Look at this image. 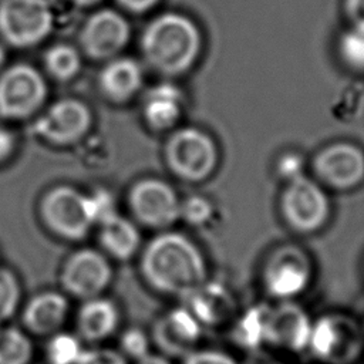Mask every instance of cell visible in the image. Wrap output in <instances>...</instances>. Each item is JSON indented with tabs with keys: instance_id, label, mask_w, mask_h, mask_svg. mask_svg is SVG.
<instances>
[{
	"instance_id": "obj_1",
	"label": "cell",
	"mask_w": 364,
	"mask_h": 364,
	"mask_svg": "<svg viewBox=\"0 0 364 364\" xmlns=\"http://www.w3.org/2000/svg\"><path fill=\"white\" fill-rule=\"evenodd\" d=\"M144 280L158 293L185 297L208 279L199 246L179 232H162L144 247L139 259Z\"/></svg>"
},
{
	"instance_id": "obj_2",
	"label": "cell",
	"mask_w": 364,
	"mask_h": 364,
	"mask_svg": "<svg viewBox=\"0 0 364 364\" xmlns=\"http://www.w3.org/2000/svg\"><path fill=\"white\" fill-rule=\"evenodd\" d=\"M145 63L158 74L179 77L193 68L203 48L199 27L188 16L164 13L148 23L141 36Z\"/></svg>"
},
{
	"instance_id": "obj_3",
	"label": "cell",
	"mask_w": 364,
	"mask_h": 364,
	"mask_svg": "<svg viewBox=\"0 0 364 364\" xmlns=\"http://www.w3.org/2000/svg\"><path fill=\"white\" fill-rule=\"evenodd\" d=\"M164 159L176 178L186 182H202L216 171L219 151L208 132L195 127H182L168 136Z\"/></svg>"
},
{
	"instance_id": "obj_4",
	"label": "cell",
	"mask_w": 364,
	"mask_h": 364,
	"mask_svg": "<svg viewBox=\"0 0 364 364\" xmlns=\"http://www.w3.org/2000/svg\"><path fill=\"white\" fill-rule=\"evenodd\" d=\"M306 350L326 364H353L364 350V330L348 314H324L311 321Z\"/></svg>"
},
{
	"instance_id": "obj_5",
	"label": "cell",
	"mask_w": 364,
	"mask_h": 364,
	"mask_svg": "<svg viewBox=\"0 0 364 364\" xmlns=\"http://www.w3.org/2000/svg\"><path fill=\"white\" fill-rule=\"evenodd\" d=\"M53 27L54 13L47 0H0V38L10 47H34Z\"/></svg>"
},
{
	"instance_id": "obj_6",
	"label": "cell",
	"mask_w": 364,
	"mask_h": 364,
	"mask_svg": "<svg viewBox=\"0 0 364 364\" xmlns=\"http://www.w3.org/2000/svg\"><path fill=\"white\" fill-rule=\"evenodd\" d=\"M279 206L284 223L301 235L320 230L330 218V200L326 191L306 175L286 182Z\"/></svg>"
},
{
	"instance_id": "obj_7",
	"label": "cell",
	"mask_w": 364,
	"mask_h": 364,
	"mask_svg": "<svg viewBox=\"0 0 364 364\" xmlns=\"http://www.w3.org/2000/svg\"><path fill=\"white\" fill-rule=\"evenodd\" d=\"M43 225L55 236L81 240L94 226L88 213L85 193L70 185L48 189L38 205Z\"/></svg>"
},
{
	"instance_id": "obj_8",
	"label": "cell",
	"mask_w": 364,
	"mask_h": 364,
	"mask_svg": "<svg viewBox=\"0 0 364 364\" xmlns=\"http://www.w3.org/2000/svg\"><path fill=\"white\" fill-rule=\"evenodd\" d=\"M47 84L41 73L27 64H11L0 73V117L26 119L36 115L46 102Z\"/></svg>"
},
{
	"instance_id": "obj_9",
	"label": "cell",
	"mask_w": 364,
	"mask_h": 364,
	"mask_svg": "<svg viewBox=\"0 0 364 364\" xmlns=\"http://www.w3.org/2000/svg\"><path fill=\"white\" fill-rule=\"evenodd\" d=\"M262 286L274 300H294L310 284L313 266L307 253L293 245L276 247L262 267Z\"/></svg>"
},
{
	"instance_id": "obj_10",
	"label": "cell",
	"mask_w": 364,
	"mask_h": 364,
	"mask_svg": "<svg viewBox=\"0 0 364 364\" xmlns=\"http://www.w3.org/2000/svg\"><path fill=\"white\" fill-rule=\"evenodd\" d=\"M92 124V114L87 104L77 98H61L47 107L34 119L31 131L44 142L67 146L85 136Z\"/></svg>"
},
{
	"instance_id": "obj_11",
	"label": "cell",
	"mask_w": 364,
	"mask_h": 364,
	"mask_svg": "<svg viewBox=\"0 0 364 364\" xmlns=\"http://www.w3.org/2000/svg\"><path fill=\"white\" fill-rule=\"evenodd\" d=\"M128 206L136 222L151 229H166L179 219L181 198L158 178L136 181L128 192Z\"/></svg>"
},
{
	"instance_id": "obj_12",
	"label": "cell",
	"mask_w": 364,
	"mask_h": 364,
	"mask_svg": "<svg viewBox=\"0 0 364 364\" xmlns=\"http://www.w3.org/2000/svg\"><path fill=\"white\" fill-rule=\"evenodd\" d=\"M311 320L294 300H276L263 304L262 340L274 348L299 353L307 348Z\"/></svg>"
},
{
	"instance_id": "obj_13",
	"label": "cell",
	"mask_w": 364,
	"mask_h": 364,
	"mask_svg": "<svg viewBox=\"0 0 364 364\" xmlns=\"http://www.w3.org/2000/svg\"><path fill=\"white\" fill-rule=\"evenodd\" d=\"M131 27L118 11L102 9L92 13L81 26L78 43L82 54L95 61H108L128 46Z\"/></svg>"
},
{
	"instance_id": "obj_14",
	"label": "cell",
	"mask_w": 364,
	"mask_h": 364,
	"mask_svg": "<svg viewBox=\"0 0 364 364\" xmlns=\"http://www.w3.org/2000/svg\"><path fill=\"white\" fill-rule=\"evenodd\" d=\"M111 279L112 269L107 256L90 247L71 253L60 272V283L65 293L81 300L101 296Z\"/></svg>"
},
{
	"instance_id": "obj_15",
	"label": "cell",
	"mask_w": 364,
	"mask_h": 364,
	"mask_svg": "<svg viewBox=\"0 0 364 364\" xmlns=\"http://www.w3.org/2000/svg\"><path fill=\"white\" fill-rule=\"evenodd\" d=\"M311 168L323 185L348 191L364 181V151L351 142H333L314 155Z\"/></svg>"
},
{
	"instance_id": "obj_16",
	"label": "cell",
	"mask_w": 364,
	"mask_h": 364,
	"mask_svg": "<svg viewBox=\"0 0 364 364\" xmlns=\"http://www.w3.org/2000/svg\"><path fill=\"white\" fill-rule=\"evenodd\" d=\"M202 334L200 323L186 307L162 314L152 326V341L162 355L183 358L195 350Z\"/></svg>"
},
{
	"instance_id": "obj_17",
	"label": "cell",
	"mask_w": 364,
	"mask_h": 364,
	"mask_svg": "<svg viewBox=\"0 0 364 364\" xmlns=\"http://www.w3.org/2000/svg\"><path fill=\"white\" fill-rule=\"evenodd\" d=\"M185 111V94L173 82L164 81L146 90L141 102L145 125L156 132L173 129Z\"/></svg>"
},
{
	"instance_id": "obj_18",
	"label": "cell",
	"mask_w": 364,
	"mask_h": 364,
	"mask_svg": "<svg viewBox=\"0 0 364 364\" xmlns=\"http://www.w3.org/2000/svg\"><path fill=\"white\" fill-rule=\"evenodd\" d=\"M144 85V70L132 57L118 55L105 61L98 74V88L111 102L124 104L134 98Z\"/></svg>"
},
{
	"instance_id": "obj_19",
	"label": "cell",
	"mask_w": 364,
	"mask_h": 364,
	"mask_svg": "<svg viewBox=\"0 0 364 364\" xmlns=\"http://www.w3.org/2000/svg\"><path fill=\"white\" fill-rule=\"evenodd\" d=\"M186 309L200 323V326L216 327L225 323L235 313V299L232 293L218 282L208 279L193 291L183 297Z\"/></svg>"
},
{
	"instance_id": "obj_20",
	"label": "cell",
	"mask_w": 364,
	"mask_h": 364,
	"mask_svg": "<svg viewBox=\"0 0 364 364\" xmlns=\"http://www.w3.org/2000/svg\"><path fill=\"white\" fill-rule=\"evenodd\" d=\"M68 314L67 297L54 290H46L33 296L23 309L21 321L24 328L36 336L57 333Z\"/></svg>"
},
{
	"instance_id": "obj_21",
	"label": "cell",
	"mask_w": 364,
	"mask_h": 364,
	"mask_svg": "<svg viewBox=\"0 0 364 364\" xmlns=\"http://www.w3.org/2000/svg\"><path fill=\"white\" fill-rule=\"evenodd\" d=\"M75 323L80 340L98 343L115 333L119 324V311L109 299L92 297L82 300Z\"/></svg>"
},
{
	"instance_id": "obj_22",
	"label": "cell",
	"mask_w": 364,
	"mask_h": 364,
	"mask_svg": "<svg viewBox=\"0 0 364 364\" xmlns=\"http://www.w3.org/2000/svg\"><path fill=\"white\" fill-rule=\"evenodd\" d=\"M98 239L104 252L117 260L131 259L141 245V235L136 225L119 213L100 225Z\"/></svg>"
},
{
	"instance_id": "obj_23",
	"label": "cell",
	"mask_w": 364,
	"mask_h": 364,
	"mask_svg": "<svg viewBox=\"0 0 364 364\" xmlns=\"http://www.w3.org/2000/svg\"><path fill=\"white\" fill-rule=\"evenodd\" d=\"M43 64L50 77L65 82L78 75L81 70V54L70 44L57 43L47 48Z\"/></svg>"
},
{
	"instance_id": "obj_24",
	"label": "cell",
	"mask_w": 364,
	"mask_h": 364,
	"mask_svg": "<svg viewBox=\"0 0 364 364\" xmlns=\"http://www.w3.org/2000/svg\"><path fill=\"white\" fill-rule=\"evenodd\" d=\"M33 343L17 327L0 324V364H30Z\"/></svg>"
},
{
	"instance_id": "obj_25",
	"label": "cell",
	"mask_w": 364,
	"mask_h": 364,
	"mask_svg": "<svg viewBox=\"0 0 364 364\" xmlns=\"http://www.w3.org/2000/svg\"><path fill=\"white\" fill-rule=\"evenodd\" d=\"M337 51L348 70L364 73V30L350 27L343 31L337 41Z\"/></svg>"
},
{
	"instance_id": "obj_26",
	"label": "cell",
	"mask_w": 364,
	"mask_h": 364,
	"mask_svg": "<svg viewBox=\"0 0 364 364\" xmlns=\"http://www.w3.org/2000/svg\"><path fill=\"white\" fill-rule=\"evenodd\" d=\"M84 348L78 336L57 331L47 343V357L50 364H77Z\"/></svg>"
},
{
	"instance_id": "obj_27",
	"label": "cell",
	"mask_w": 364,
	"mask_h": 364,
	"mask_svg": "<svg viewBox=\"0 0 364 364\" xmlns=\"http://www.w3.org/2000/svg\"><path fill=\"white\" fill-rule=\"evenodd\" d=\"M20 303V284L16 274L0 266V324L9 320Z\"/></svg>"
},
{
	"instance_id": "obj_28",
	"label": "cell",
	"mask_w": 364,
	"mask_h": 364,
	"mask_svg": "<svg viewBox=\"0 0 364 364\" xmlns=\"http://www.w3.org/2000/svg\"><path fill=\"white\" fill-rule=\"evenodd\" d=\"M213 215L212 202L202 195H189L181 199L179 219L191 226H203Z\"/></svg>"
},
{
	"instance_id": "obj_29",
	"label": "cell",
	"mask_w": 364,
	"mask_h": 364,
	"mask_svg": "<svg viewBox=\"0 0 364 364\" xmlns=\"http://www.w3.org/2000/svg\"><path fill=\"white\" fill-rule=\"evenodd\" d=\"M85 199L92 225H101L118 213L114 195L104 188H98L90 193H85Z\"/></svg>"
},
{
	"instance_id": "obj_30",
	"label": "cell",
	"mask_w": 364,
	"mask_h": 364,
	"mask_svg": "<svg viewBox=\"0 0 364 364\" xmlns=\"http://www.w3.org/2000/svg\"><path fill=\"white\" fill-rule=\"evenodd\" d=\"M119 351L122 353V355L127 360H128V357L134 358V360L142 358L144 355H146L149 353L148 351V338H146V336L138 328L127 330L121 336Z\"/></svg>"
},
{
	"instance_id": "obj_31",
	"label": "cell",
	"mask_w": 364,
	"mask_h": 364,
	"mask_svg": "<svg viewBox=\"0 0 364 364\" xmlns=\"http://www.w3.org/2000/svg\"><path fill=\"white\" fill-rule=\"evenodd\" d=\"M77 364H128V360L119 350L95 347L84 350Z\"/></svg>"
},
{
	"instance_id": "obj_32",
	"label": "cell",
	"mask_w": 364,
	"mask_h": 364,
	"mask_svg": "<svg viewBox=\"0 0 364 364\" xmlns=\"http://www.w3.org/2000/svg\"><path fill=\"white\" fill-rule=\"evenodd\" d=\"M182 364H237L236 360L220 350H193L182 358Z\"/></svg>"
},
{
	"instance_id": "obj_33",
	"label": "cell",
	"mask_w": 364,
	"mask_h": 364,
	"mask_svg": "<svg viewBox=\"0 0 364 364\" xmlns=\"http://www.w3.org/2000/svg\"><path fill=\"white\" fill-rule=\"evenodd\" d=\"M277 173L286 182H290L299 176H303L304 162L297 152H284L277 161Z\"/></svg>"
},
{
	"instance_id": "obj_34",
	"label": "cell",
	"mask_w": 364,
	"mask_h": 364,
	"mask_svg": "<svg viewBox=\"0 0 364 364\" xmlns=\"http://www.w3.org/2000/svg\"><path fill=\"white\" fill-rule=\"evenodd\" d=\"M344 10L351 27L364 30V0H346Z\"/></svg>"
},
{
	"instance_id": "obj_35",
	"label": "cell",
	"mask_w": 364,
	"mask_h": 364,
	"mask_svg": "<svg viewBox=\"0 0 364 364\" xmlns=\"http://www.w3.org/2000/svg\"><path fill=\"white\" fill-rule=\"evenodd\" d=\"M16 149V136L10 129L0 127V164L7 161Z\"/></svg>"
},
{
	"instance_id": "obj_36",
	"label": "cell",
	"mask_w": 364,
	"mask_h": 364,
	"mask_svg": "<svg viewBox=\"0 0 364 364\" xmlns=\"http://www.w3.org/2000/svg\"><path fill=\"white\" fill-rule=\"evenodd\" d=\"M159 0H117V3L131 13H145L151 10Z\"/></svg>"
},
{
	"instance_id": "obj_37",
	"label": "cell",
	"mask_w": 364,
	"mask_h": 364,
	"mask_svg": "<svg viewBox=\"0 0 364 364\" xmlns=\"http://www.w3.org/2000/svg\"><path fill=\"white\" fill-rule=\"evenodd\" d=\"M136 364H171L169 358L162 355V354H152L148 353L146 355H144L142 358L136 360Z\"/></svg>"
},
{
	"instance_id": "obj_38",
	"label": "cell",
	"mask_w": 364,
	"mask_h": 364,
	"mask_svg": "<svg viewBox=\"0 0 364 364\" xmlns=\"http://www.w3.org/2000/svg\"><path fill=\"white\" fill-rule=\"evenodd\" d=\"M247 364H283V363H280V361H277V360H274V358H270V357H267V355H264V354H255V355H252L250 358H249V363Z\"/></svg>"
},
{
	"instance_id": "obj_39",
	"label": "cell",
	"mask_w": 364,
	"mask_h": 364,
	"mask_svg": "<svg viewBox=\"0 0 364 364\" xmlns=\"http://www.w3.org/2000/svg\"><path fill=\"white\" fill-rule=\"evenodd\" d=\"M75 6H78V7H91V6H95V4H98L100 1H102V0H71Z\"/></svg>"
},
{
	"instance_id": "obj_40",
	"label": "cell",
	"mask_w": 364,
	"mask_h": 364,
	"mask_svg": "<svg viewBox=\"0 0 364 364\" xmlns=\"http://www.w3.org/2000/svg\"><path fill=\"white\" fill-rule=\"evenodd\" d=\"M4 61H6V51H4V47L0 44V70L4 64Z\"/></svg>"
}]
</instances>
